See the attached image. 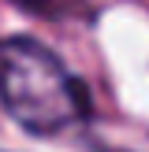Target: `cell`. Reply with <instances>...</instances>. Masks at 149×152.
<instances>
[{
	"mask_svg": "<svg viewBox=\"0 0 149 152\" xmlns=\"http://www.w3.org/2000/svg\"><path fill=\"white\" fill-rule=\"evenodd\" d=\"M19 7H26V11H34V15H60L56 7H60V0H15Z\"/></svg>",
	"mask_w": 149,
	"mask_h": 152,
	"instance_id": "7a4b0ae2",
	"label": "cell"
},
{
	"mask_svg": "<svg viewBox=\"0 0 149 152\" xmlns=\"http://www.w3.org/2000/svg\"><path fill=\"white\" fill-rule=\"evenodd\" d=\"M0 104L37 137L60 134L89 115L86 86L34 37H0Z\"/></svg>",
	"mask_w": 149,
	"mask_h": 152,
	"instance_id": "6da1fadb",
	"label": "cell"
}]
</instances>
